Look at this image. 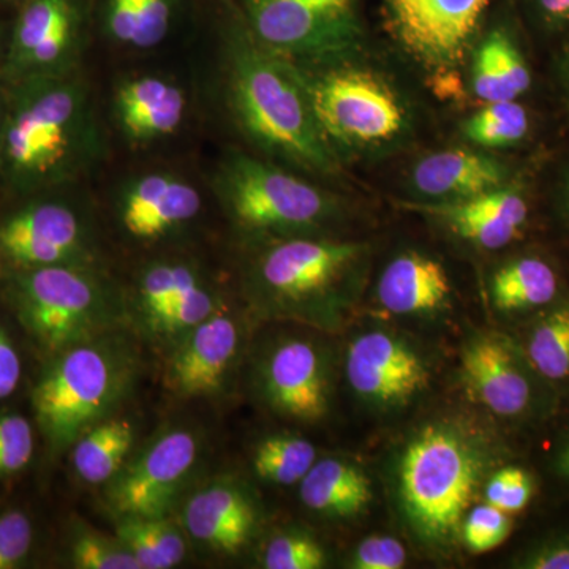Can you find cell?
Here are the masks:
<instances>
[{
    "label": "cell",
    "instance_id": "obj_1",
    "mask_svg": "<svg viewBox=\"0 0 569 569\" xmlns=\"http://www.w3.org/2000/svg\"><path fill=\"white\" fill-rule=\"evenodd\" d=\"M505 460L503 441L466 415H443L415 430L395 468L397 505L415 539L440 552L462 542L467 512Z\"/></svg>",
    "mask_w": 569,
    "mask_h": 569
},
{
    "label": "cell",
    "instance_id": "obj_2",
    "mask_svg": "<svg viewBox=\"0 0 569 569\" xmlns=\"http://www.w3.org/2000/svg\"><path fill=\"white\" fill-rule=\"evenodd\" d=\"M3 88L7 118L0 182L7 190L20 197L51 192L99 162L102 133L88 84L74 71Z\"/></svg>",
    "mask_w": 569,
    "mask_h": 569
},
{
    "label": "cell",
    "instance_id": "obj_3",
    "mask_svg": "<svg viewBox=\"0 0 569 569\" xmlns=\"http://www.w3.org/2000/svg\"><path fill=\"white\" fill-rule=\"evenodd\" d=\"M227 91L239 129L258 149L307 173H335L336 151L318 127L298 63L247 28L228 40Z\"/></svg>",
    "mask_w": 569,
    "mask_h": 569
},
{
    "label": "cell",
    "instance_id": "obj_4",
    "mask_svg": "<svg viewBox=\"0 0 569 569\" xmlns=\"http://www.w3.org/2000/svg\"><path fill=\"white\" fill-rule=\"evenodd\" d=\"M367 247L312 236L277 239L247 274V296L258 317L332 332L355 305Z\"/></svg>",
    "mask_w": 569,
    "mask_h": 569
},
{
    "label": "cell",
    "instance_id": "obj_5",
    "mask_svg": "<svg viewBox=\"0 0 569 569\" xmlns=\"http://www.w3.org/2000/svg\"><path fill=\"white\" fill-rule=\"evenodd\" d=\"M140 355L126 328L47 359L32 389V410L51 455L69 451L86 429L110 417L132 389Z\"/></svg>",
    "mask_w": 569,
    "mask_h": 569
},
{
    "label": "cell",
    "instance_id": "obj_6",
    "mask_svg": "<svg viewBox=\"0 0 569 569\" xmlns=\"http://www.w3.org/2000/svg\"><path fill=\"white\" fill-rule=\"evenodd\" d=\"M11 313L44 358L126 328V298L99 266H47L0 272Z\"/></svg>",
    "mask_w": 569,
    "mask_h": 569
},
{
    "label": "cell",
    "instance_id": "obj_7",
    "mask_svg": "<svg viewBox=\"0 0 569 569\" xmlns=\"http://www.w3.org/2000/svg\"><path fill=\"white\" fill-rule=\"evenodd\" d=\"M216 190L228 219L253 236H310L337 211L331 197L313 183L242 152L224 157Z\"/></svg>",
    "mask_w": 569,
    "mask_h": 569
},
{
    "label": "cell",
    "instance_id": "obj_8",
    "mask_svg": "<svg viewBox=\"0 0 569 569\" xmlns=\"http://www.w3.org/2000/svg\"><path fill=\"white\" fill-rule=\"evenodd\" d=\"M301 74L318 127L332 149L378 148L406 133V104L376 71L335 66L318 73L301 69Z\"/></svg>",
    "mask_w": 569,
    "mask_h": 569
},
{
    "label": "cell",
    "instance_id": "obj_9",
    "mask_svg": "<svg viewBox=\"0 0 569 569\" xmlns=\"http://www.w3.org/2000/svg\"><path fill=\"white\" fill-rule=\"evenodd\" d=\"M246 26L288 61L335 63L362 39L356 0H242Z\"/></svg>",
    "mask_w": 569,
    "mask_h": 569
},
{
    "label": "cell",
    "instance_id": "obj_10",
    "mask_svg": "<svg viewBox=\"0 0 569 569\" xmlns=\"http://www.w3.org/2000/svg\"><path fill=\"white\" fill-rule=\"evenodd\" d=\"M463 383L496 417L531 421L548 417L557 389L539 377L518 340L485 332L468 340L462 350Z\"/></svg>",
    "mask_w": 569,
    "mask_h": 569
},
{
    "label": "cell",
    "instance_id": "obj_11",
    "mask_svg": "<svg viewBox=\"0 0 569 569\" xmlns=\"http://www.w3.org/2000/svg\"><path fill=\"white\" fill-rule=\"evenodd\" d=\"M47 266H97V246L74 206L36 194L0 219V272Z\"/></svg>",
    "mask_w": 569,
    "mask_h": 569
},
{
    "label": "cell",
    "instance_id": "obj_12",
    "mask_svg": "<svg viewBox=\"0 0 569 569\" xmlns=\"http://www.w3.org/2000/svg\"><path fill=\"white\" fill-rule=\"evenodd\" d=\"M201 455V440L189 427H170L130 456L108 482L107 500L116 518L168 516L189 482Z\"/></svg>",
    "mask_w": 569,
    "mask_h": 569
},
{
    "label": "cell",
    "instance_id": "obj_13",
    "mask_svg": "<svg viewBox=\"0 0 569 569\" xmlns=\"http://www.w3.org/2000/svg\"><path fill=\"white\" fill-rule=\"evenodd\" d=\"M84 0H28L0 63V84L74 71L86 24Z\"/></svg>",
    "mask_w": 569,
    "mask_h": 569
},
{
    "label": "cell",
    "instance_id": "obj_14",
    "mask_svg": "<svg viewBox=\"0 0 569 569\" xmlns=\"http://www.w3.org/2000/svg\"><path fill=\"white\" fill-rule=\"evenodd\" d=\"M246 348V321L224 302L167 350L163 387L173 399H212L233 380Z\"/></svg>",
    "mask_w": 569,
    "mask_h": 569
},
{
    "label": "cell",
    "instance_id": "obj_15",
    "mask_svg": "<svg viewBox=\"0 0 569 569\" xmlns=\"http://www.w3.org/2000/svg\"><path fill=\"white\" fill-rule=\"evenodd\" d=\"M403 50L429 69L458 66L492 0H383Z\"/></svg>",
    "mask_w": 569,
    "mask_h": 569
},
{
    "label": "cell",
    "instance_id": "obj_16",
    "mask_svg": "<svg viewBox=\"0 0 569 569\" xmlns=\"http://www.w3.org/2000/svg\"><path fill=\"white\" fill-rule=\"evenodd\" d=\"M347 378L367 406L397 410L429 388L430 370L410 343L392 332L367 331L348 346Z\"/></svg>",
    "mask_w": 569,
    "mask_h": 569
},
{
    "label": "cell",
    "instance_id": "obj_17",
    "mask_svg": "<svg viewBox=\"0 0 569 569\" xmlns=\"http://www.w3.org/2000/svg\"><path fill=\"white\" fill-rule=\"evenodd\" d=\"M257 385L266 406L280 417L316 422L328 413V359L313 340L284 337L276 342L260 359Z\"/></svg>",
    "mask_w": 569,
    "mask_h": 569
},
{
    "label": "cell",
    "instance_id": "obj_18",
    "mask_svg": "<svg viewBox=\"0 0 569 569\" xmlns=\"http://www.w3.org/2000/svg\"><path fill=\"white\" fill-rule=\"evenodd\" d=\"M203 211L197 187L173 173H148L123 187L119 227L137 242L163 241L186 230Z\"/></svg>",
    "mask_w": 569,
    "mask_h": 569
},
{
    "label": "cell",
    "instance_id": "obj_19",
    "mask_svg": "<svg viewBox=\"0 0 569 569\" xmlns=\"http://www.w3.org/2000/svg\"><path fill=\"white\" fill-rule=\"evenodd\" d=\"M179 523L197 545L222 556H236L257 529L258 509L239 482L213 479L187 497Z\"/></svg>",
    "mask_w": 569,
    "mask_h": 569
},
{
    "label": "cell",
    "instance_id": "obj_20",
    "mask_svg": "<svg viewBox=\"0 0 569 569\" xmlns=\"http://www.w3.org/2000/svg\"><path fill=\"white\" fill-rule=\"evenodd\" d=\"M441 220L452 233L486 250H500L522 234L530 206L519 183L448 203L403 204Z\"/></svg>",
    "mask_w": 569,
    "mask_h": 569
},
{
    "label": "cell",
    "instance_id": "obj_21",
    "mask_svg": "<svg viewBox=\"0 0 569 569\" xmlns=\"http://www.w3.org/2000/svg\"><path fill=\"white\" fill-rule=\"evenodd\" d=\"M508 179L507 164L463 148L429 153L411 173L415 189L437 203L478 197L505 186Z\"/></svg>",
    "mask_w": 569,
    "mask_h": 569
},
{
    "label": "cell",
    "instance_id": "obj_22",
    "mask_svg": "<svg viewBox=\"0 0 569 569\" xmlns=\"http://www.w3.org/2000/svg\"><path fill=\"white\" fill-rule=\"evenodd\" d=\"M451 291V280L440 261L406 252L385 268L377 299L392 316H432L449 305Z\"/></svg>",
    "mask_w": 569,
    "mask_h": 569
},
{
    "label": "cell",
    "instance_id": "obj_23",
    "mask_svg": "<svg viewBox=\"0 0 569 569\" xmlns=\"http://www.w3.org/2000/svg\"><path fill=\"white\" fill-rule=\"evenodd\" d=\"M187 100L174 82L159 77L123 82L114 97L116 121L133 142H148L178 132Z\"/></svg>",
    "mask_w": 569,
    "mask_h": 569
},
{
    "label": "cell",
    "instance_id": "obj_24",
    "mask_svg": "<svg viewBox=\"0 0 569 569\" xmlns=\"http://www.w3.org/2000/svg\"><path fill=\"white\" fill-rule=\"evenodd\" d=\"M299 497L310 511L325 518L351 519L367 511L373 500L365 471L339 458L317 459L299 482Z\"/></svg>",
    "mask_w": 569,
    "mask_h": 569
},
{
    "label": "cell",
    "instance_id": "obj_25",
    "mask_svg": "<svg viewBox=\"0 0 569 569\" xmlns=\"http://www.w3.org/2000/svg\"><path fill=\"white\" fill-rule=\"evenodd\" d=\"M471 86L482 103L515 102L530 91V67L511 33L496 29L479 43L471 67Z\"/></svg>",
    "mask_w": 569,
    "mask_h": 569
},
{
    "label": "cell",
    "instance_id": "obj_26",
    "mask_svg": "<svg viewBox=\"0 0 569 569\" xmlns=\"http://www.w3.org/2000/svg\"><path fill=\"white\" fill-rule=\"evenodd\" d=\"M492 301L503 313H537L561 298V280L546 258L523 254L501 266L493 274Z\"/></svg>",
    "mask_w": 569,
    "mask_h": 569
},
{
    "label": "cell",
    "instance_id": "obj_27",
    "mask_svg": "<svg viewBox=\"0 0 569 569\" xmlns=\"http://www.w3.org/2000/svg\"><path fill=\"white\" fill-rule=\"evenodd\" d=\"M134 440L137 426L132 419L110 415L71 445V467L86 485H108L132 456Z\"/></svg>",
    "mask_w": 569,
    "mask_h": 569
},
{
    "label": "cell",
    "instance_id": "obj_28",
    "mask_svg": "<svg viewBox=\"0 0 569 569\" xmlns=\"http://www.w3.org/2000/svg\"><path fill=\"white\" fill-rule=\"evenodd\" d=\"M520 347L550 387H569V296L535 316Z\"/></svg>",
    "mask_w": 569,
    "mask_h": 569
},
{
    "label": "cell",
    "instance_id": "obj_29",
    "mask_svg": "<svg viewBox=\"0 0 569 569\" xmlns=\"http://www.w3.org/2000/svg\"><path fill=\"white\" fill-rule=\"evenodd\" d=\"M116 537L129 549L140 569L174 568L187 556L186 531L168 516H121Z\"/></svg>",
    "mask_w": 569,
    "mask_h": 569
},
{
    "label": "cell",
    "instance_id": "obj_30",
    "mask_svg": "<svg viewBox=\"0 0 569 569\" xmlns=\"http://www.w3.org/2000/svg\"><path fill=\"white\" fill-rule=\"evenodd\" d=\"M204 279L200 269L189 261L159 260L146 264L134 280L132 301L127 302L130 320L141 331L179 295Z\"/></svg>",
    "mask_w": 569,
    "mask_h": 569
},
{
    "label": "cell",
    "instance_id": "obj_31",
    "mask_svg": "<svg viewBox=\"0 0 569 569\" xmlns=\"http://www.w3.org/2000/svg\"><path fill=\"white\" fill-rule=\"evenodd\" d=\"M173 21V0H107L104 26L111 39L149 50L167 39Z\"/></svg>",
    "mask_w": 569,
    "mask_h": 569
},
{
    "label": "cell",
    "instance_id": "obj_32",
    "mask_svg": "<svg viewBox=\"0 0 569 569\" xmlns=\"http://www.w3.org/2000/svg\"><path fill=\"white\" fill-rule=\"evenodd\" d=\"M224 302L213 284L206 279L201 280L164 307L140 332L149 342L168 350L176 340L211 317Z\"/></svg>",
    "mask_w": 569,
    "mask_h": 569
},
{
    "label": "cell",
    "instance_id": "obj_33",
    "mask_svg": "<svg viewBox=\"0 0 569 569\" xmlns=\"http://www.w3.org/2000/svg\"><path fill=\"white\" fill-rule=\"evenodd\" d=\"M316 445L295 433L263 438L253 449L254 475L277 486H293L305 479L317 462Z\"/></svg>",
    "mask_w": 569,
    "mask_h": 569
},
{
    "label": "cell",
    "instance_id": "obj_34",
    "mask_svg": "<svg viewBox=\"0 0 569 569\" xmlns=\"http://www.w3.org/2000/svg\"><path fill=\"white\" fill-rule=\"evenodd\" d=\"M530 114L519 100L485 103L462 130L467 140L489 149L515 148L529 137Z\"/></svg>",
    "mask_w": 569,
    "mask_h": 569
},
{
    "label": "cell",
    "instance_id": "obj_35",
    "mask_svg": "<svg viewBox=\"0 0 569 569\" xmlns=\"http://www.w3.org/2000/svg\"><path fill=\"white\" fill-rule=\"evenodd\" d=\"M67 557L77 569H140L121 539L108 537L84 522L71 523Z\"/></svg>",
    "mask_w": 569,
    "mask_h": 569
},
{
    "label": "cell",
    "instance_id": "obj_36",
    "mask_svg": "<svg viewBox=\"0 0 569 569\" xmlns=\"http://www.w3.org/2000/svg\"><path fill=\"white\" fill-rule=\"evenodd\" d=\"M261 563L268 569H320L326 567V552L312 535L287 530L269 539Z\"/></svg>",
    "mask_w": 569,
    "mask_h": 569
},
{
    "label": "cell",
    "instance_id": "obj_37",
    "mask_svg": "<svg viewBox=\"0 0 569 569\" xmlns=\"http://www.w3.org/2000/svg\"><path fill=\"white\" fill-rule=\"evenodd\" d=\"M511 530V515L485 501L467 512L460 541L470 552L485 553L503 545Z\"/></svg>",
    "mask_w": 569,
    "mask_h": 569
},
{
    "label": "cell",
    "instance_id": "obj_38",
    "mask_svg": "<svg viewBox=\"0 0 569 569\" xmlns=\"http://www.w3.org/2000/svg\"><path fill=\"white\" fill-rule=\"evenodd\" d=\"M36 452V432L28 418L0 413V481L20 475Z\"/></svg>",
    "mask_w": 569,
    "mask_h": 569
},
{
    "label": "cell",
    "instance_id": "obj_39",
    "mask_svg": "<svg viewBox=\"0 0 569 569\" xmlns=\"http://www.w3.org/2000/svg\"><path fill=\"white\" fill-rule=\"evenodd\" d=\"M537 492L533 475L516 466L498 467L485 486V501L508 515L523 511Z\"/></svg>",
    "mask_w": 569,
    "mask_h": 569
},
{
    "label": "cell",
    "instance_id": "obj_40",
    "mask_svg": "<svg viewBox=\"0 0 569 569\" xmlns=\"http://www.w3.org/2000/svg\"><path fill=\"white\" fill-rule=\"evenodd\" d=\"M36 545V526L21 508L0 511V569H18L31 559Z\"/></svg>",
    "mask_w": 569,
    "mask_h": 569
},
{
    "label": "cell",
    "instance_id": "obj_41",
    "mask_svg": "<svg viewBox=\"0 0 569 569\" xmlns=\"http://www.w3.org/2000/svg\"><path fill=\"white\" fill-rule=\"evenodd\" d=\"M519 569H569V527L549 531L520 550L512 560Z\"/></svg>",
    "mask_w": 569,
    "mask_h": 569
},
{
    "label": "cell",
    "instance_id": "obj_42",
    "mask_svg": "<svg viewBox=\"0 0 569 569\" xmlns=\"http://www.w3.org/2000/svg\"><path fill=\"white\" fill-rule=\"evenodd\" d=\"M407 565V549L389 535H372L356 546L348 567L355 569H400Z\"/></svg>",
    "mask_w": 569,
    "mask_h": 569
},
{
    "label": "cell",
    "instance_id": "obj_43",
    "mask_svg": "<svg viewBox=\"0 0 569 569\" xmlns=\"http://www.w3.org/2000/svg\"><path fill=\"white\" fill-rule=\"evenodd\" d=\"M22 358L13 337L0 325V402L9 399L20 388Z\"/></svg>",
    "mask_w": 569,
    "mask_h": 569
},
{
    "label": "cell",
    "instance_id": "obj_44",
    "mask_svg": "<svg viewBox=\"0 0 569 569\" xmlns=\"http://www.w3.org/2000/svg\"><path fill=\"white\" fill-rule=\"evenodd\" d=\"M523 3L541 31L569 32V0H523Z\"/></svg>",
    "mask_w": 569,
    "mask_h": 569
},
{
    "label": "cell",
    "instance_id": "obj_45",
    "mask_svg": "<svg viewBox=\"0 0 569 569\" xmlns=\"http://www.w3.org/2000/svg\"><path fill=\"white\" fill-rule=\"evenodd\" d=\"M548 471L550 477L561 485L569 486V422L561 429L559 437L553 441L548 455Z\"/></svg>",
    "mask_w": 569,
    "mask_h": 569
},
{
    "label": "cell",
    "instance_id": "obj_46",
    "mask_svg": "<svg viewBox=\"0 0 569 569\" xmlns=\"http://www.w3.org/2000/svg\"><path fill=\"white\" fill-rule=\"evenodd\" d=\"M557 69H559V80L561 89H563L565 97H567L569 103V37L567 43L561 48L559 63H557Z\"/></svg>",
    "mask_w": 569,
    "mask_h": 569
},
{
    "label": "cell",
    "instance_id": "obj_47",
    "mask_svg": "<svg viewBox=\"0 0 569 569\" xmlns=\"http://www.w3.org/2000/svg\"><path fill=\"white\" fill-rule=\"evenodd\" d=\"M559 211L561 219H563L569 227V171L560 183Z\"/></svg>",
    "mask_w": 569,
    "mask_h": 569
},
{
    "label": "cell",
    "instance_id": "obj_48",
    "mask_svg": "<svg viewBox=\"0 0 569 569\" xmlns=\"http://www.w3.org/2000/svg\"><path fill=\"white\" fill-rule=\"evenodd\" d=\"M7 96L6 88L0 84V156H2L3 130H6Z\"/></svg>",
    "mask_w": 569,
    "mask_h": 569
},
{
    "label": "cell",
    "instance_id": "obj_49",
    "mask_svg": "<svg viewBox=\"0 0 569 569\" xmlns=\"http://www.w3.org/2000/svg\"><path fill=\"white\" fill-rule=\"evenodd\" d=\"M2 29H0V52H2V43H3Z\"/></svg>",
    "mask_w": 569,
    "mask_h": 569
}]
</instances>
